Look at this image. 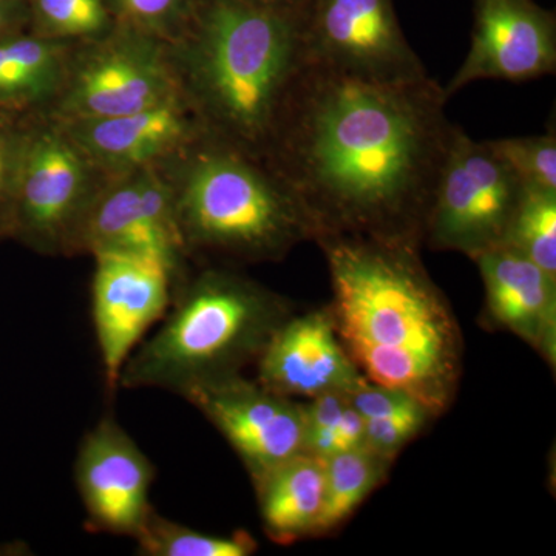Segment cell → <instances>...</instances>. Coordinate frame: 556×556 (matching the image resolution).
Here are the masks:
<instances>
[{"instance_id": "cell-1", "label": "cell", "mask_w": 556, "mask_h": 556, "mask_svg": "<svg viewBox=\"0 0 556 556\" xmlns=\"http://www.w3.org/2000/svg\"><path fill=\"white\" fill-rule=\"evenodd\" d=\"M447 101L430 76L371 83L306 61L262 159L308 212L316 239L345 233L422 247L456 127Z\"/></svg>"}, {"instance_id": "cell-2", "label": "cell", "mask_w": 556, "mask_h": 556, "mask_svg": "<svg viewBox=\"0 0 556 556\" xmlns=\"http://www.w3.org/2000/svg\"><path fill=\"white\" fill-rule=\"evenodd\" d=\"M314 241L327 257L336 331L358 371L444 415L463 378L464 338L419 244L345 233Z\"/></svg>"}, {"instance_id": "cell-3", "label": "cell", "mask_w": 556, "mask_h": 556, "mask_svg": "<svg viewBox=\"0 0 556 556\" xmlns=\"http://www.w3.org/2000/svg\"><path fill=\"white\" fill-rule=\"evenodd\" d=\"M169 54L204 131L262 159L306 64L305 22L244 0H193Z\"/></svg>"}, {"instance_id": "cell-4", "label": "cell", "mask_w": 556, "mask_h": 556, "mask_svg": "<svg viewBox=\"0 0 556 556\" xmlns=\"http://www.w3.org/2000/svg\"><path fill=\"white\" fill-rule=\"evenodd\" d=\"M189 258L280 262L316 226L265 160L204 134L156 166Z\"/></svg>"}, {"instance_id": "cell-5", "label": "cell", "mask_w": 556, "mask_h": 556, "mask_svg": "<svg viewBox=\"0 0 556 556\" xmlns=\"http://www.w3.org/2000/svg\"><path fill=\"white\" fill-rule=\"evenodd\" d=\"M291 303L228 266H206L174 289L160 328L127 358L118 388L185 396L255 364Z\"/></svg>"}, {"instance_id": "cell-6", "label": "cell", "mask_w": 556, "mask_h": 556, "mask_svg": "<svg viewBox=\"0 0 556 556\" xmlns=\"http://www.w3.org/2000/svg\"><path fill=\"white\" fill-rule=\"evenodd\" d=\"M108 178L60 121L35 113L22 161L11 240L39 255H78L80 232Z\"/></svg>"}, {"instance_id": "cell-7", "label": "cell", "mask_w": 556, "mask_h": 556, "mask_svg": "<svg viewBox=\"0 0 556 556\" xmlns=\"http://www.w3.org/2000/svg\"><path fill=\"white\" fill-rule=\"evenodd\" d=\"M181 94L169 43L115 24L73 46L61 90L46 115L100 119L156 108Z\"/></svg>"}, {"instance_id": "cell-8", "label": "cell", "mask_w": 556, "mask_h": 556, "mask_svg": "<svg viewBox=\"0 0 556 556\" xmlns=\"http://www.w3.org/2000/svg\"><path fill=\"white\" fill-rule=\"evenodd\" d=\"M525 186L490 148L455 127L424 225L422 244L471 260L501 247Z\"/></svg>"}, {"instance_id": "cell-9", "label": "cell", "mask_w": 556, "mask_h": 556, "mask_svg": "<svg viewBox=\"0 0 556 556\" xmlns=\"http://www.w3.org/2000/svg\"><path fill=\"white\" fill-rule=\"evenodd\" d=\"M306 61L371 83L427 78L399 25L393 0H313L305 22Z\"/></svg>"}, {"instance_id": "cell-10", "label": "cell", "mask_w": 556, "mask_h": 556, "mask_svg": "<svg viewBox=\"0 0 556 556\" xmlns=\"http://www.w3.org/2000/svg\"><path fill=\"white\" fill-rule=\"evenodd\" d=\"M126 252L150 255L166 263L175 287L188 274L189 255L182 247L169 188L156 167L109 177L86 219L78 255Z\"/></svg>"}, {"instance_id": "cell-11", "label": "cell", "mask_w": 556, "mask_h": 556, "mask_svg": "<svg viewBox=\"0 0 556 556\" xmlns=\"http://www.w3.org/2000/svg\"><path fill=\"white\" fill-rule=\"evenodd\" d=\"M91 280V320L108 391L150 328L174 299L175 280L166 263L150 255L100 252Z\"/></svg>"}, {"instance_id": "cell-12", "label": "cell", "mask_w": 556, "mask_h": 556, "mask_svg": "<svg viewBox=\"0 0 556 556\" xmlns=\"http://www.w3.org/2000/svg\"><path fill=\"white\" fill-rule=\"evenodd\" d=\"M182 397L229 442L252 481L305 453V407L257 380L228 376Z\"/></svg>"}, {"instance_id": "cell-13", "label": "cell", "mask_w": 556, "mask_h": 556, "mask_svg": "<svg viewBox=\"0 0 556 556\" xmlns=\"http://www.w3.org/2000/svg\"><path fill=\"white\" fill-rule=\"evenodd\" d=\"M153 481L152 460L112 416L80 441L75 482L91 532L135 540L153 510Z\"/></svg>"}, {"instance_id": "cell-14", "label": "cell", "mask_w": 556, "mask_h": 556, "mask_svg": "<svg viewBox=\"0 0 556 556\" xmlns=\"http://www.w3.org/2000/svg\"><path fill=\"white\" fill-rule=\"evenodd\" d=\"M556 17L535 0H475L471 46L445 87L452 97L482 79L526 80L554 75Z\"/></svg>"}, {"instance_id": "cell-15", "label": "cell", "mask_w": 556, "mask_h": 556, "mask_svg": "<svg viewBox=\"0 0 556 556\" xmlns=\"http://www.w3.org/2000/svg\"><path fill=\"white\" fill-rule=\"evenodd\" d=\"M255 365L260 386L291 399L350 393L365 379L340 342L329 306L291 314Z\"/></svg>"}, {"instance_id": "cell-16", "label": "cell", "mask_w": 556, "mask_h": 556, "mask_svg": "<svg viewBox=\"0 0 556 556\" xmlns=\"http://www.w3.org/2000/svg\"><path fill=\"white\" fill-rule=\"evenodd\" d=\"M56 121L108 177L160 166L206 134L182 94L131 115Z\"/></svg>"}, {"instance_id": "cell-17", "label": "cell", "mask_w": 556, "mask_h": 556, "mask_svg": "<svg viewBox=\"0 0 556 556\" xmlns=\"http://www.w3.org/2000/svg\"><path fill=\"white\" fill-rule=\"evenodd\" d=\"M485 289V313L544 361L556 364V278L514 249L497 247L475 258Z\"/></svg>"}, {"instance_id": "cell-18", "label": "cell", "mask_w": 556, "mask_h": 556, "mask_svg": "<svg viewBox=\"0 0 556 556\" xmlns=\"http://www.w3.org/2000/svg\"><path fill=\"white\" fill-rule=\"evenodd\" d=\"M266 535L291 544L314 535L325 497V459L300 453L252 481Z\"/></svg>"}, {"instance_id": "cell-19", "label": "cell", "mask_w": 556, "mask_h": 556, "mask_svg": "<svg viewBox=\"0 0 556 556\" xmlns=\"http://www.w3.org/2000/svg\"><path fill=\"white\" fill-rule=\"evenodd\" d=\"M75 43L30 30L0 38V110L46 113L61 90Z\"/></svg>"}, {"instance_id": "cell-20", "label": "cell", "mask_w": 556, "mask_h": 556, "mask_svg": "<svg viewBox=\"0 0 556 556\" xmlns=\"http://www.w3.org/2000/svg\"><path fill=\"white\" fill-rule=\"evenodd\" d=\"M390 460L367 445L325 459V497L313 536L334 532L388 477Z\"/></svg>"}, {"instance_id": "cell-21", "label": "cell", "mask_w": 556, "mask_h": 556, "mask_svg": "<svg viewBox=\"0 0 556 556\" xmlns=\"http://www.w3.org/2000/svg\"><path fill=\"white\" fill-rule=\"evenodd\" d=\"M137 551L142 556H249L257 552V543L247 532L215 535L164 518L153 508L137 536Z\"/></svg>"}, {"instance_id": "cell-22", "label": "cell", "mask_w": 556, "mask_h": 556, "mask_svg": "<svg viewBox=\"0 0 556 556\" xmlns=\"http://www.w3.org/2000/svg\"><path fill=\"white\" fill-rule=\"evenodd\" d=\"M305 407V453L327 459L364 447L365 422L346 393L334 391L309 399Z\"/></svg>"}, {"instance_id": "cell-23", "label": "cell", "mask_w": 556, "mask_h": 556, "mask_svg": "<svg viewBox=\"0 0 556 556\" xmlns=\"http://www.w3.org/2000/svg\"><path fill=\"white\" fill-rule=\"evenodd\" d=\"M556 278V193L525 188L503 244Z\"/></svg>"}, {"instance_id": "cell-24", "label": "cell", "mask_w": 556, "mask_h": 556, "mask_svg": "<svg viewBox=\"0 0 556 556\" xmlns=\"http://www.w3.org/2000/svg\"><path fill=\"white\" fill-rule=\"evenodd\" d=\"M28 30L39 38L83 42L112 30L104 0H27Z\"/></svg>"}, {"instance_id": "cell-25", "label": "cell", "mask_w": 556, "mask_h": 556, "mask_svg": "<svg viewBox=\"0 0 556 556\" xmlns=\"http://www.w3.org/2000/svg\"><path fill=\"white\" fill-rule=\"evenodd\" d=\"M33 115L0 110V241L13 236L22 161Z\"/></svg>"}, {"instance_id": "cell-26", "label": "cell", "mask_w": 556, "mask_h": 556, "mask_svg": "<svg viewBox=\"0 0 556 556\" xmlns=\"http://www.w3.org/2000/svg\"><path fill=\"white\" fill-rule=\"evenodd\" d=\"M490 148L525 188L556 193V135L490 139Z\"/></svg>"}, {"instance_id": "cell-27", "label": "cell", "mask_w": 556, "mask_h": 556, "mask_svg": "<svg viewBox=\"0 0 556 556\" xmlns=\"http://www.w3.org/2000/svg\"><path fill=\"white\" fill-rule=\"evenodd\" d=\"M113 22L172 42L192 11L193 0H104Z\"/></svg>"}, {"instance_id": "cell-28", "label": "cell", "mask_w": 556, "mask_h": 556, "mask_svg": "<svg viewBox=\"0 0 556 556\" xmlns=\"http://www.w3.org/2000/svg\"><path fill=\"white\" fill-rule=\"evenodd\" d=\"M346 394L351 404L364 420L417 415L433 416L430 409L424 407L420 402H417L415 397L409 396L404 391L369 382L367 378Z\"/></svg>"}, {"instance_id": "cell-29", "label": "cell", "mask_w": 556, "mask_h": 556, "mask_svg": "<svg viewBox=\"0 0 556 556\" xmlns=\"http://www.w3.org/2000/svg\"><path fill=\"white\" fill-rule=\"evenodd\" d=\"M433 419L430 415L369 419L365 422V445L379 456L393 463L402 452Z\"/></svg>"}, {"instance_id": "cell-30", "label": "cell", "mask_w": 556, "mask_h": 556, "mask_svg": "<svg viewBox=\"0 0 556 556\" xmlns=\"http://www.w3.org/2000/svg\"><path fill=\"white\" fill-rule=\"evenodd\" d=\"M27 0H0V38L28 30Z\"/></svg>"}, {"instance_id": "cell-31", "label": "cell", "mask_w": 556, "mask_h": 556, "mask_svg": "<svg viewBox=\"0 0 556 556\" xmlns=\"http://www.w3.org/2000/svg\"><path fill=\"white\" fill-rule=\"evenodd\" d=\"M244 2L257 7L260 10L270 11V13L291 17V20L306 22L313 0H244Z\"/></svg>"}]
</instances>
